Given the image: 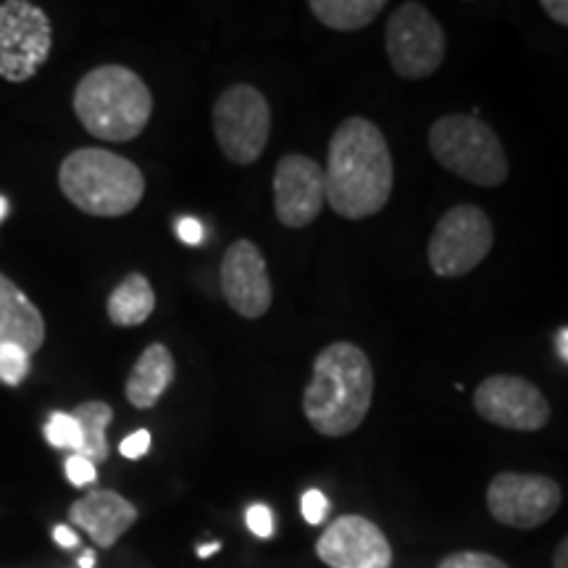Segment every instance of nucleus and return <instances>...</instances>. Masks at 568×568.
Listing matches in <instances>:
<instances>
[{
  "label": "nucleus",
  "instance_id": "5701e85b",
  "mask_svg": "<svg viewBox=\"0 0 568 568\" xmlns=\"http://www.w3.org/2000/svg\"><path fill=\"white\" fill-rule=\"evenodd\" d=\"M439 568H508L500 558L489 556V552H453L447 556Z\"/></svg>",
  "mask_w": 568,
  "mask_h": 568
},
{
  "label": "nucleus",
  "instance_id": "bb28decb",
  "mask_svg": "<svg viewBox=\"0 0 568 568\" xmlns=\"http://www.w3.org/2000/svg\"><path fill=\"white\" fill-rule=\"evenodd\" d=\"M119 450H122V456L130 458V460L142 458L148 450H151V432H148V429L132 432L130 437L122 439V445H119Z\"/></svg>",
  "mask_w": 568,
  "mask_h": 568
},
{
  "label": "nucleus",
  "instance_id": "c756f323",
  "mask_svg": "<svg viewBox=\"0 0 568 568\" xmlns=\"http://www.w3.org/2000/svg\"><path fill=\"white\" fill-rule=\"evenodd\" d=\"M53 539L61 545V548H67V550L77 548V545H80V537H77L69 527H63V524H59V527L53 529Z\"/></svg>",
  "mask_w": 568,
  "mask_h": 568
},
{
  "label": "nucleus",
  "instance_id": "ddd939ff",
  "mask_svg": "<svg viewBox=\"0 0 568 568\" xmlns=\"http://www.w3.org/2000/svg\"><path fill=\"white\" fill-rule=\"evenodd\" d=\"M316 556L329 568H389L393 548L385 531L364 516H339L316 542Z\"/></svg>",
  "mask_w": 568,
  "mask_h": 568
},
{
  "label": "nucleus",
  "instance_id": "a211bd4d",
  "mask_svg": "<svg viewBox=\"0 0 568 568\" xmlns=\"http://www.w3.org/2000/svg\"><path fill=\"white\" fill-rule=\"evenodd\" d=\"M155 308V293L153 284L148 282V276L142 274H130L126 280L113 290L109 297V318L116 326H140L148 322Z\"/></svg>",
  "mask_w": 568,
  "mask_h": 568
},
{
  "label": "nucleus",
  "instance_id": "72a5a7b5",
  "mask_svg": "<svg viewBox=\"0 0 568 568\" xmlns=\"http://www.w3.org/2000/svg\"><path fill=\"white\" fill-rule=\"evenodd\" d=\"M80 568H95V552L84 550L80 556Z\"/></svg>",
  "mask_w": 568,
  "mask_h": 568
},
{
  "label": "nucleus",
  "instance_id": "b1692460",
  "mask_svg": "<svg viewBox=\"0 0 568 568\" xmlns=\"http://www.w3.org/2000/svg\"><path fill=\"white\" fill-rule=\"evenodd\" d=\"M245 521H247V529H251L258 539H268L274 535L272 508L264 506V503H255V506L247 508Z\"/></svg>",
  "mask_w": 568,
  "mask_h": 568
},
{
  "label": "nucleus",
  "instance_id": "f8f14e48",
  "mask_svg": "<svg viewBox=\"0 0 568 568\" xmlns=\"http://www.w3.org/2000/svg\"><path fill=\"white\" fill-rule=\"evenodd\" d=\"M326 205L322 166L308 155H284L274 172V213L290 230L314 224Z\"/></svg>",
  "mask_w": 568,
  "mask_h": 568
},
{
  "label": "nucleus",
  "instance_id": "473e14b6",
  "mask_svg": "<svg viewBox=\"0 0 568 568\" xmlns=\"http://www.w3.org/2000/svg\"><path fill=\"white\" fill-rule=\"evenodd\" d=\"M219 550H222V542L201 545V548H197V558H209V556H213V552H219Z\"/></svg>",
  "mask_w": 568,
  "mask_h": 568
},
{
  "label": "nucleus",
  "instance_id": "412c9836",
  "mask_svg": "<svg viewBox=\"0 0 568 568\" xmlns=\"http://www.w3.org/2000/svg\"><path fill=\"white\" fill-rule=\"evenodd\" d=\"M45 439L59 450H71L80 453L82 450V435H80V424L71 414H63V410H55V414L48 418L45 424Z\"/></svg>",
  "mask_w": 568,
  "mask_h": 568
},
{
  "label": "nucleus",
  "instance_id": "2eb2a0df",
  "mask_svg": "<svg viewBox=\"0 0 568 568\" xmlns=\"http://www.w3.org/2000/svg\"><path fill=\"white\" fill-rule=\"evenodd\" d=\"M71 524L88 531L98 548H113L124 531H130L138 521V508L124 495L111 489H95V493L80 497L69 508Z\"/></svg>",
  "mask_w": 568,
  "mask_h": 568
},
{
  "label": "nucleus",
  "instance_id": "39448f33",
  "mask_svg": "<svg viewBox=\"0 0 568 568\" xmlns=\"http://www.w3.org/2000/svg\"><path fill=\"white\" fill-rule=\"evenodd\" d=\"M429 148L447 172L477 187H500L508 180V159L503 142L477 116L450 113L429 130Z\"/></svg>",
  "mask_w": 568,
  "mask_h": 568
},
{
  "label": "nucleus",
  "instance_id": "f704fd0d",
  "mask_svg": "<svg viewBox=\"0 0 568 568\" xmlns=\"http://www.w3.org/2000/svg\"><path fill=\"white\" fill-rule=\"evenodd\" d=\"M6 216H9V201H6V197L0 195V222H3Z\"/></svg>",
  "mask_w": 568,
  "mask_h": 568
},
{
  "label": "nucleus",
  "instance_id": "0eeeda50",
  "mask_svg": "<svg viewBox=\"0 0 568 568\" xmlns=\"http://www.w3.org/2000/svg\"><path fill=\"white\" fill-rule=\"evenodd\" d=\"M53 48V27L40 6L27 0L0 3V77L27 82L45 67Z\"/></svg>",
  "mask_w": 568,
  "mask_h": 568
},
{
  "label": "nucleus",
  "instance_id": "423d86ee",
  "mask_svg": "<svg viewBox=\"0 0 568 568\" xmlns=\"http://www.w3.org/2000/svg\"><path fill=\"white\" fill-rule=\"evenodd\" d=\"M213 132L232 163L247 166L266 151L272 134V109L251 84H232L213 105Z\"/></svg>",
  "mask_w": 568,
  "mask_h": 568
},
{
  "label": "nucleus",
  "instance_id": "f03ea898",
  "mask_svg": "<svg viewBox=\"0 0 568 568\" xmlns=\"http://www.w3.org/2000/svg\"><path fill=\"white\" fill-rule=\"evenodd\" d=\"M372 397L374 368L368 355L353 343H332L316 355L303 410L318 435L347 437L364 424Z\"/></svg>",
  "mask_w": 568,
  "mask_h": 568
},
{
  "label": "nucleus",
  "instance_id": "7ed1b4c3",
  "mask_svg": "<svg viewBox=\"0 0 568 568\" xmlns=\"http://www.w3.org/2000/svg\"><path fill=\"white\" fill-rule=\"evenodd\" d=\"M74 113L92 138L130 142L151 122L153 95L126 67H98L74 90Z\"/></svg>",
  "mask_w": 568,
  "mask_h": 568
},
{
  "label": "nucleus",
  "instance_id": "9b49d317",
  "mask_svg": "<svg viewBox=\"0 0 568 568\" xmlns=\"http://www.w3.org/2000/svg\"><path fill=\"white\" fill-rule=\"evenodd\" d=\"M474 408L485 422L514 432H537L550 422L545 395L521 376L495 374L474 393Z\"/></svg>",
  "mask_w": 568,
  "mask_h": 568
},
{
  "label": "nucleus",
  "instance_id": "6ab92c4d",
  "mask_svg": "<svg viewBox=\"0 0 568 568\" xmlns=\"http://www.w3.org/2000/svg\"><path fill=\"white\" fill-rule=\"evenodd\" d=\"M308 9L329 30L355 32L372 24L385 3L382 0H311Z\"/></svg>",
  "mask_w": 568,
  "mask_h": 568
},
{
  "label": "nucleus",
  "instance_id": "2f4dec72",
  "mask_svg": "<svg viewBox=\"0 0 568 568\" xmlns=\"http://www.w3.org/2000/svg\"><path fill=\"white\" fill-rule=\"evenodd\" d=\"M556 347H558V355H560V358H564L566 364H568V326H564V329L558 332V337H556Z\"/></svg>",
  "mask_w": 568,
  "mask_h": 568
},
{
  "label": "nucleus",
  "instance_id": "cd10ccee",
  "mask_svg": "<svg viewBox=\"0 0 568 568\" xmlns=\"http://www.w3.org/2000/svg\"><path fill=\"white\" fill-rule=\"evenodd\" d=\"M176 237H180L184 245H201L203 243V224L197 222V219L184 216L176 222Z\"/></svg>",
  "mask_w": 568,
  "mask_h": 568
},
{
  "label": "nucleus",
  "instance_id": "c85d7f7f",
  "mask_svg": "<svg viewBox=\"0 0 568 568\" xmlns=\"http://www.w3.org/2000/svg\"><path fill=\"white\" fill-rule=\"evenodd\" d=\"M542 11L548 13L552 21L568 27V0H542Z\"/></svg>",
  "mask_w": 568,
  "mask_h": 568
},
{
  "label": "nucleus",
  "instance_id": "7c9ffc66",
  "mask_svg": "<svg viewBox=\"0 0 568 568\" xmlns=\"http://www.w3.org/2000/svg\"><path fill=\"white\" fill-rule=\"evenodd\" d=\"M552 568H568V537L558 545L556 556H552Z\"/></svg>",
  "mask_w": 568,
  "mask_h": 568
},
{
  "label": "nucleus",
  "instance_id": "6e6552de",
  "mask_svg": "<svg viewBox=\"0 0 568 568\" xmlns=\"http://www.w3.org/2000/svg\"><path fill=\"white\" fill-rule=\"evenodd\" d=\"M447 40L439 21L422 3H403L387 21V55L397 77L426 80L443 67Z\"/></svg>",
  "mask_w": 568,
  "mask_h": 568
},
{
  "label": "nucleus",
  "instance_id": "dca6fc26",
  "mask_svg": "<svg viewBox=\"0 0 568 568\" xmlns=\"http://www.w3.org/2000/svg\"><path fill=\"white\" fill-rule=\"evenodd\" d=\"M45 343V322L40 308L13 284L9 276L0 274V345H19L27 353L40 351Z\"/></svg>",
  "mask_w": 568,
  "mask_h": 568
},
{
  "label": "nucleus",
  "instance_id": "f3484780",
  "mask_svg": "<svg viewBox=\"0 0 568 568\" xmlns=\"http://www.w3.org/2000/svg\"><path fill=\"white\" fill-rule=\"evenodd\" d=\"M172 382L174 358L169 347L161 343L148 345L138 358V364L132 366L130 379H126V400L140 410L153 408L161 400V395L172 387Z\"/></svg>",
  "mask_w": 568,
  "mask_h": 568
},
{
  "label": "nucleus",
  "instance_id": "f257e3e1",
  "mask_svg": "<svg viewBox=\"0 0 568 568\" xmlns=\"http://www.w3.org/2000/svg\"><path fill=\"white\" fill-rule=\"evenodd\" d=\"M326 203L337 216H374L393 193V155L379 126L364 116H351L329 140L324 169Z\"/></svg>",
  "mask_w": 568,
  "mask_h": 568
},
{
  "label": "nucleus",
  "instance_id": "1a4fd4ad",
  "mask_svg": "<svg viewBox=\"0 0 568 568\" xmlns=\"http://www.w3.org/2000/svg\"><path fill=\"white\" fill-rule=\"evenodd\" d=\"M493 251V224L479 205H456L439 219L429 240V264L439 276L474 272Z\"/></svg>",
  "mask_w": 568,
  "mask_h": 568
},
{
  "label": "nucleus",
  "instance_id": "20e7f679",
  "mask_svg": "<svg viewBox=\"0 0 568 568\" xmlns=\"http://www.w3.org/2000/svg\"><path fill=\"white\" fill-rule=\"evenodd\" d=\"M59 187L71 205L90 216H126L145 195V176L130 159L103 148H80L59 169Z\"/></svg>",
  "mask_w": 568,
  "mask_h": 568
},
{
  "label": "nucleus",
  "instance_id": "9d476101",
  "mask_svg": "<svg viewBox=\"0 0 568 568\" xmlns=\"http://www.w3.org/2000/svg\"><path fill=\"white\" fill-rule=\"evenodd\" d=\"M558 481L542 474L503 471L489 481L487 508L495 521L514 529H537L560 508Z\"/></svg>",
  "mask_w": 568,
  "mask_h": 568
},
{
  "label": "nucleus",
  "instance_id": "393cba45",
  "mask_svg": "<svg viewBox=\"0 0 568 568\" xmlns=\"http://www.w3.org/2000/svg\"><path fill=\"white\" fill-rule=\"evenodd\" d=\"M67 477L74 487H84V485H95L98 474H95V464L88 460L84 456H69L67 460Z\"/></svg>",
  "mask_w": 568,
  "mask_h": 568
},
{
  "label": "nucleus",
  "instance_id": "4be33fe9",
  "mask_svg": "<svg viewBox=\"0 0 568 568\" xmlns=\"http://www.w3.org/2000/svg\"><path fill=\"white\" fill-rule=\"evenodd\" d=\"M30 374V353L19 345H0V382L19 387Z\"/></svg>",
  "mask_w": 568,
  "mask_h": 568
},
{
  "label": "nucleus",
  "instance_id": "4468645a",
  "mask_svg": "<svg viewBox=\"0 0 568 568\" xmlns=\"http://www.w3.org/2000/svg\"><path fill=\"white\" fill-rule=\"evenodd\" d=\"M222 293L232 311L245 318H261L272 305V280L264 253L251 240H237L222 258Z\"/></svg>",
  "mask_w": 568,
  "mask_h": 568
},
{
  "label": "nucleus",
  "instance_id": "a878e982",
  "mask_svg": "<svg viewBox=\"0 0 568 568\" xmlns=\"http://www.w3.org/2000/svg\"><path fill=\"white\" fill-rule=\"evenodd\" d=\"M301 510H303L305 521L318 527V524L326 518V514H329V500H326L324 493H318V489H308L301 500Z\"/></svg>",
  "mask_w": 568,
  "mask_h": 568
},
{
  "label": "nucleus",
  "instance_id": "aec40b11",
  "mask_svg": "<svg viewBox=\"0 0 568 568\" xmlns=\"http://www.w3.org/2000/svg\"><path fill=\"white\" fill-rule=\"evenodd\" d=\"M77 424H80V435H82V450L77 456H84L92 464H103L109 458V439H105V429H109L111 418H113V408L103 400H88L80 403L74 408Z\"/></svg>",
  "mask_w": 568,
  "mask_h": 568
}]
</instances>
